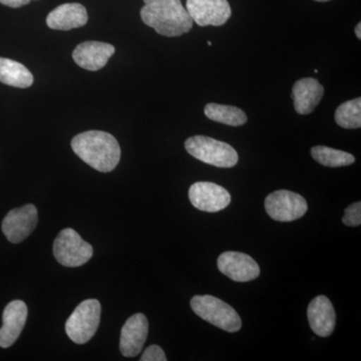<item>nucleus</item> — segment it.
Listing matches in <instances>:
<instances>
[{"mask_svg": "<svg viewBox=\"0 0 361 361\" xmlns=\"http://www.w3.org/2000/svg\"><path fill=\"white\" fill-rule=\"evenodd\" d=\"M71 148L78 158L102 173H109L121 160V147L114 135L102 130H87L71 141Z\"/></svg>", "mask_w": 361, "mask_h": 361, "instance_id": "1", "label": "nucleus"}, {"mask_svg": "<svg viewBox=\"0 0 361 361\" xmlns=\"http://www.w3.org/2000/svg\"><path fill=\"white\" fill-rule=\"evenodd\" d=\"M141 18L145 25L154 28L159 35L177 37L193 27L192 20L180 0H144Z\"/></svg>", "mask_w": 361, "mask_h": 361, "instance_id": "2", "label": "nucleus"}, {"mask_svg": "<svg viewBox=\"0 0 361 361\" xmlns=\"http://www.w3.org/2000/svg\"><path fill=\"white\" fill-rule=\"evenodd\" d=\"M185 148L197 160L219 168H232L238 163L236 149L227 142L206 135H194L185 142Z\"/></svg>", "mask_w": 361, "mask_h": 361, "instance_id": "3", "label": "nucleus"}, {"mask_svg": "<svg viewBox=\"0 0 361 361\" xmlns=\"http://www.w3.org/2000/svg\"><path fill=\"white\" fill-rule=\"evenodd\" d=\"M191 307L199 317L220 329L231 334L241 329L242 320L237 311L217 297L194 296Z\"/></svg>", "mask_w": 361, "mask_h": 361, "instance_id": "4", "label": "nucleus"}, {"mask_svg": "<svg viewBox=\"0 0 361 361\" xmlns=\"http://www.w3.org/2000/svg\"><path fill=\"white\" fill-rule=\"evenodd\" d=\"M101 312V303L97 299H87L78 304L66 322L68 336L75 343H87L99 329Z\"/></svg>", "mask_w": 361, "mask_h": 361, "instance_id": "5", "label": "nucleus"}, {"mask_svg": "<svg viewBox=\"0 0 361 361\" xmlns=\"http://www.w3.org/2000/svg\"><path fill=\"white\" fill-rule=\"evenodd\" d=\"M92 254V245L71 228L63 229L54 240V257L66 267H80L90 260Z\"/></svg>", "mask_w": 361, "mask_h": 361, "instance_id": "6", "label": "nucleus"}, {"mask_svg": "<svg viewBox=\"0 0 361 361\" xmlns=\"http://www.w3.org/2000/svg\"><path fill=\"white\" fill-rule=\"evenodd\" d=\"M265 209L273 220L292 222L305 215L308 205L301 195L287 190H279L266 197Z\"/></svg>", "mask_w": 361, "mask_h": 361, "instance_id": "7", "label": "nucleus"}, {"mask_svg": "<svg viewBox=\"0 0 361 361\" xmlns=\"http://www.w3.org/2000/svg\"><path fill=\"white\" fill-rule=\"evenodd\" d=\"M39 222L37 209L32 204L9 211L2 221L1 229L7 240L18 244L27 238Z\"/></svg>", "mask_w": 361, "mask_h": 361, "instance_id": "8", "label": "nucleus"}, {"mask_svg": "<svg viewBox=\"0 0 361 361\" xmlns=\"http://www.w3.org/2000/svg\"><path fill=\"white\" fill-rule=\"evenodd\" d=\"M192 205L203 212L216 213L224 210L231 203V195L212 182H197L189 189Z\"/></svg>", "mask_w": 361, "mask_h": 361, "instance_id": "9", "label": "nucleus"}, {"mask_svg": "<svg viewBox=\"0 0 361 361\" xmlns=\"http://www.w3.org/2000/svg\"><path fill=\"white\" fill-rule=\"evenodd\" d=\"M186 9L199 26H221L231 18L227 0H187Z\"/></svg>", "mask_w": 361, "mask_h": 361, "instance_id": "10", "label": "nucleus"}, {"mask_svg": "<svg viewBox=\"0 0 361 361\" xmlns=\"http://www.w3.org/2000/svg\"><path fill=\"white\" fill-rule=\"evenodd\" d=\"M218 269L233 281L249 282L260 274V267L251 256L227 251L218 258Z\"/></svg>", "mask_w": 361, "mask_h": 361, "instance_id": "11", "label": "nucleus"}, {"mask_svg": "<svg viewBox=\"0 0 361 361\" xmlns=\"http://www.w3.org/2000/svg\"><path fill=\"white\" fill-rule=\"evenodd\" d=\"M149 334V322L142 313L130 316L121 331L120 350L125 357H135L141 353Z\"/></svg>", "mask_w": 361, "mask_h": 361, "instance_id": "12", "label": "nucleus"}, {"mask_svg": "<svg viewBox=\"0 0 361 361\" xmlns=\"http://www.w3.org/2000/svg\"><path fill=\"white\" fill-rule=\"evenodd\" d=\"M27 306L21 300H13L7 304L2 315L0 329V348H8L18 341L25 329L27 319Z\"/></svg>", "mask_w": 361, "mask_h": 361, "instance_id": "13", "label": "nucleus"}, {"mask_svg": "<svg viewBox=\"0 0 361 361\" xmlns=\"http://www.w3.org/2000/svg\"><path fill=\"white\" fill-rule=\"evenodd\" d=\"M114 45L101 42H85L78 44L73 52L75 63L80 68L90 71L103 68L115 54Z\"/></svg>", "mask_w": 361, "mask_h": 361, "instance_id": "14", "label": "nucleus"}, {"mask_svg": "<svg viewBox=\"0 0 361 361\" xmlns=\"http://www.w3.org/2000/svg\"><path fill=\"white\" fill-rule=\"evenodd\" d=\"M308 322L316 336L327 337L336 329V315L331 301L326 296L315 297L308 305Z\"/></svg>", "mask_w": 361, "mask_h": 361, "instance_id": "15", "label": "nucleus"}, {"mask_svg": "<svg viewBox=\"0 0 361 361\" xmlns=\"http://www.w3.org/2000/svg\"><path fill=\"white\" fill-rule=\"evenodd\" d=\"M324 94V87L312 78H301L292 87L294 109L299 115H310Z\"/></svg>", "mask_w": 361, "mask_h": 361, "instance_id": "16", "label": "nucleus"}, {"mask_svg": "<svg viewBox=\"0 0 361 361\" xmlns=\"http://www.w3.org/2000/svg\"><path fill=\"white\" fill-rule=\"evenodd\" d=\"M87 9L80 4H66L56 7L47 16V25L51 30H71L87 25Z\"/></svg>", "mask_w": 361, "mask_h": 361, "instance_id": "17", "label": "nucleus"}, {"mask_svg": "<svg viewBox=\"0 0 361 361\" xmlns=\"http://www.w3.org/2000/svg\"><path fill=\"white\" fill-rule=\"evenodd\" d=\"M0 82L26 89L33 84V75L23 63L11 59L0 58Z\"/></svg>", "mask_w": 361, "mask_h": 361, "instance_id": "18", "label": "nucleus"}, {"mask_svg": "<svg viewBox=\"0 0 361 361\" xmlns=\"http://www.w3.org/2000/svg\"><path fill=\"white\" fill-rule=\"evenodd\" d=\"M207 118L214 122L224 123V125L239 127L245 125L247 116L241 109L237 106H225L219 104H208L204 109Z\"/></svg>", "mask_w": 361, "mask_h": 361, "instance_id": "19", "label": "nucleus"}, {"mask_svg": "<svg viewBox=\"0 0 361 361\" xmlns=\"http://www.w3.org/2000/svg\"><path fill=\"white\" fill-rule=\"evenodd\" d=\"M311 156L320 165L330 168L345 167L355 161V157L351 154L325 146L313 147Z\"/></svg>", "mask_w": 361, "mask_h": 361, "instance_id": "20", "label": "nucleus"}, {"mask_svg": "<svg viewBox=\"0 0 361 361\" xmlns=\"http://www.w3.org/2000/svg\"><path fill=\"white\" fill-rule=\"evenodd\" d=\"M336 122L343 129H360L361 127V99L356 97L341 104L336 111Z\"/></svg>", "mask_w": 361, "mask_h": 361, "instance_id": "21", "label": "nucleus"}, {"mask_svg": "<svg viewBox=\"0 0 361 361\" xmlns=\"http://www.w3.org/2000/svg\"><path fill=\"white\" fill-rule=\"evenodd\" d=\"M344 224L350 226V227H356L361 224V203L356 202L353 205L348 206L345 209L343 218H342Z\"/></svg>", "mask_w": 361, "mask_h": 361, "instance_id": "22", "label": "nucleus"}, {"mask_svg": "<svg viewBox=\"0 0 361 361\" xmlns=\"http://www.w3.org/2000/svg\"><path fill=\"white\" fill-rule=\"evenodd\" d=\"M141 361H167V357L160 346L151 345L142 353Z\"/></svg>", "mask_w": 361, "mask_h": 361, "instance_id": "23", "label": "nucleus"}, {"mask_svg": "<svg viewBox=\"0 0 361 361\" xmlns=\"http://www.w3.org/2000/svg\"><path fill=\"white\" fill-rule=\"evenodd\" d=\"M30 1L32 0H0V4H4V6L13 7V8H18V7L26 6Z\"/></svg>", "mask_w": 361, "mask_h": 361, "instance_id": "24", "label": "nucleus"}, {"mask_svg": "<svg viewBox=\"0 0 361 361\" xmlns=\"http://www.w3.org/2000/svg\"><path fill=\"white\" fill-rule=\"evenodd\" d=\"M355 32L356 37H357V39H361V23H358L357 25H356Z\"/></svg>", "mask_w": 361, "mask_h": 361, "instance_id": "25", "label": "nucleus"}, {"mask_svg": "<svg viewBox=\"0 0 361 361\" xmlns=\"http://www.w3.org/2000/svg\"><path fill=\"white\" fill-rule=\"evenodd\" d=\"M315 1H318V2H326V1H329V0H315Z\"/></svg>", "mask_w": 361, "mask_h": 361, "instance_id": "26", "label": "nucleus"}, {"mask_svg": "<svg viewBox=\"0 0 361 361\" xmlns=\"http://www.w3.org/2000/svg\"><path fill=\"white\" fill-rule=\"evenodd\" d=\"M208 45H209V47H211V45H212V42H208Z\"/></svg>", "mask_w": 361, "mask_h": 361, "instance_id": "27", "label": "nucleus"}]
</instances>
